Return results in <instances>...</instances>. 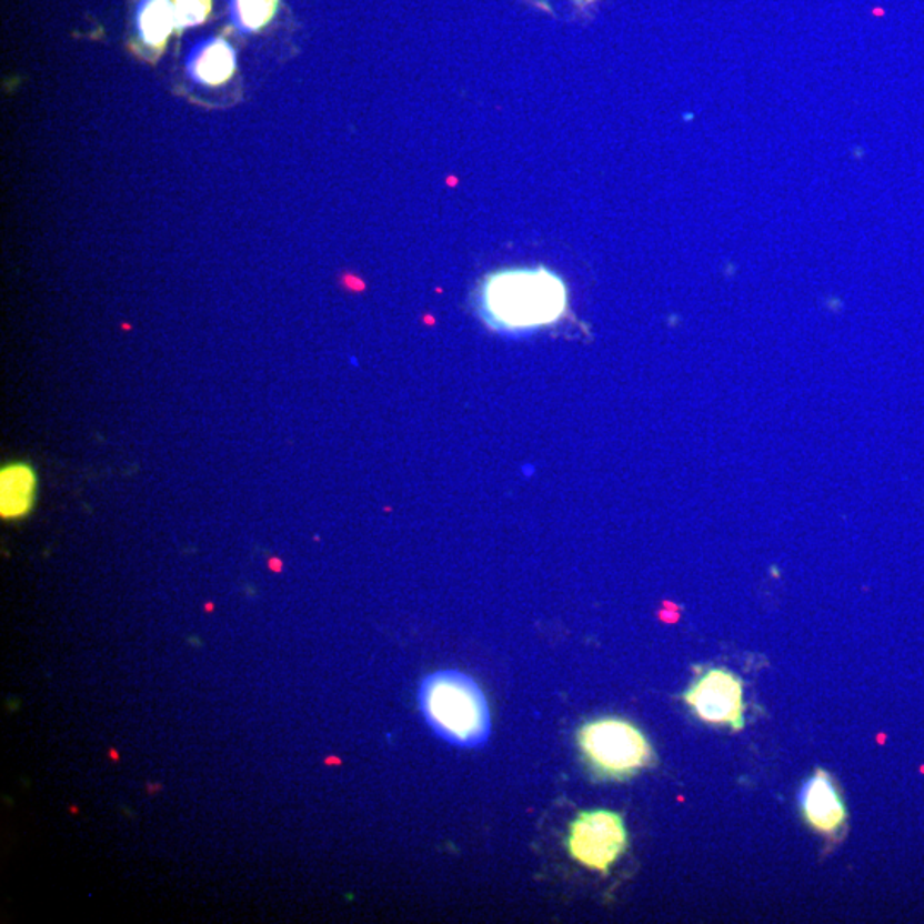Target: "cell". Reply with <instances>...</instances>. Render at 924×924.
<instances>
[{
    "mask_svg": "<svg viewBox=\"0 0 924 924\" xmlns=\"http://www.w3.org/2000/svg\"><path fill=\"white\" fill-rule=\"evenodd\" d=\"M480 318L493 331L526 334L555 325L565 315V281L543 268H512L492 272L478 290Z\"/></svg>",
    "mask_w": 924,
    "mask_h": 924,
    "instance_id": "1",
    "label": "cell"
},
{
    "mask_svg": "<svg viewBox=\"0 0 924 924\" xmlns=\"http://www.w3.org/2000/svg\"><path fill=\"white\" fill-rule=\"evenodd\" d=\"M418 702L436 736L461 746L485 745L492 731L485 693L461 671L442 670L423 680Z\"/></svg>",
    "mask_w": 924,
    "mask_h": 924,
    "instance_id": "2",
    "label": "cell"
},
{
    "mask_svg": "<svg viewBox=\"0 0 924 924\" xmlns=\"http://www.w3.org/2000/svg\"><path fill=\"white\" fill-rule=\"evenodd\" d=\"M579 749L600 780L625 781L654 759L653 746L635 724L620 717H600L579 730Z\"/></svg>",
    "mask_w": 924,
    "mask_h": 924,
    "instance_id": "3",
    "label": "cell"
},
{
    "mask_svg": "<svg viewBox=\"0 0 924 924\" xmlns=\"http://www.w3.org/2000/svg\"><path fill=\"white\" fill-rule=\"evenodd\" d=\"M629 846V832L619 813L593 810L572 822L566 850L579 865L606 875Z\"/></svg>",
    "mask_w": 924,
    "mask_h": 924,
    "instance_id": "4",
    "label": "cell"
},
{
    "mask_svg": "<svg viewBox=\"0 0 924 924\" xmlns=\"http://www.w3.org/2000/svg\"><path fill=\"white\" fill-rule=\"evenodd\" d=\"M686 702L699 720L717 726H730L734 731L745 726V701L743 682L733 671L712 667L693 683L685 693Z\"/></svg>",
    "mask_w": 924,
    "mask_h": 924,
    "instance_id": "5",
    "label": "cell"
},
{
    "mask_svg": "<svg viewBox=\"0 0 924 924\" xmlns=\"http://www.w3.org/2000/svg\"><path fill=\"white\" fill-rule=\"evenodd\" d=\"M802 812L806 824L818 834L834 835L844 827L847 810L843 796L827 772L815 771L802 791Z\"/></svg>",
    "mask_w": 924,
    "mask_h": 924,
    "instance_id": "6",
    "label": "cell"
},
{
    "mask_svg": "<svg viewBox=\"0 0 924 924\" xmlns=\"http://www.w3.org/2000/svg\"><path fill=\"white\" fill-rule=\"evenodd\" d=\"M177 31L172 0H141L135 11V33L141 56L157 60Z\"/></svg>",
    "mask_w": 924,
    "mask_h": 924,
    "instance_id": "7",
    "label": "cell"
},
{
    "mask_svg": "<svg viewBox=\"0 0 924 924\" xmlns=\"http://www.w3.org/2000/svg\"><path fill=\"white\" fill-rule=\"evenodd\" d=\"M187 71L201 87H224L237 71L235 50L223 38L204 41L192 52Z\"/></svg>",
    "mask_w": 924,
    "mask_h": 924,
    "instance_id": "8",
    "label": "cell"
},
{
    "mask_svg": "<svg viewBox=\"0 0 924 924\" xmlns=\"http://www.w3.org/2000/svg\"><path fill=\"white\" fill-rule=\"evenodd\" d=\"M37 478L30 466L14 464L2 471V515L21 518L33 505Z\"/></svg>",
    "mask_w": 924,
    "mask_h": 924,
    "instance_id": "9",
    "label": "cell"
},
{
    "mask_svg": "<svg viewBox=\"0 0 924 924\" xmlns=\"http://www.w3.org/2000/svg\"><path fill=\"white\" fill-rule=\"evenodd\" d=\"M280 0H231V19L242 33L264 30L277 16Z\"/></svg>",
    "mask_w": 924,
    "mask_h": 924,
    "instance_id": "10",
    "label": "cell"
},
{
    "mask_svg": "<svg viewBox=\"0 0 924 924\" xmlns=\"http://www.w3.org/2000/svg\"><path fill=\"white\" fill-rule=\"evenodd\" d=\"M177 33L204 23L213 12V0H172Z\"/></svg>",
    "mask_w": 924,
    "mask_h": 924,
    "instance_id": "11",
    "label": "cell"
},
{
    "mask_svg": "<svg viewBox=\"0 0 924 924\" xmlns=\"http://www.w3.org/2000/svg\"><path fill=\"white\" fill-rule=\"evenodd\" d=\"M582 2H593V0H582Z\"/></svg>",
    "mask_w": 924,
    "mask_h": 924,
    "instance_id": "12",
    "label": "cell"
}]
</instances>
